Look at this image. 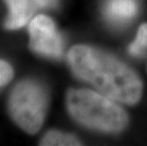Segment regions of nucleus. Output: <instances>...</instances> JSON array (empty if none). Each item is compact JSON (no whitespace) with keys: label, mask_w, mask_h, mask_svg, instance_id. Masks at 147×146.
Here are the masks:
<instances>
[{"label":"nucleus","mask_w":147,"mask_h":146,"mask_svg":"<svg viewBox=\"0 0 147 146\" xmlns=\"http://www.w3.org/2000/svg\"><path fill=\"white\" fill-rule=\"evenodd\" d=\"M41 145L45 146H76L82 145L80 141L73 135L60 131H49L42 139Z\"/></svg>","instance_id":"0eeeda50"},{"label":"nucleus","mask_w":147,"mask_h":146,"mask_svg":"<svg viewBox=\"0 0 147 146\" xmlns=\"http://www.w3.org/2000/svg\"><path fill=\"white\" fill-rule=\"evenodd\" d=\"M10 9V14L6 20L7 29L16 30L24 27L32 14L29 0H5Z\"/></svg>","instance_id":"423d86ee"},{"label":"nucleus","mask_w":147,"mask_h":146,"mask_svg":"<svg viewBox=\"0 0 147 146\" xmlns=\"http://www.w3.org/2000/svg\"><path fill=\"white\" fill-rule=\"evenodd\" d=\"M67 106L77 122L99 131L121 132L129 122L128 115L116 101L90 89H69Z\"/></svg>","instance_id":"f03ea898"},{"label":"nucleus","mask_w":147,"mask_h":146,"mask_svg":"<svg viewBox=\"0 0 147 146\" xmlns=\"http://www.w3.org/2000/svg\"><path fill=\"white\" fill-rule=\"evenodd\" d=\"M30 46L44 56L59 58L63 53V40L53 21L46 15H37L30 22Z\"/></svg>","instance_id":"20e7f679"},{"label":"nucleus","mask_w":147,"mask_h":146,"mask_svg":"<svg viewBox=\"0 0 147 146\" xmlns=\"http://www.w3.org/2000/svg\"><path fill=\"white\" fill-rule=\"evenodd\" d=\"M129 52L135 57L143 56L147 52V23L140 27L135 41L129 46Z\"/></svg>","instance_id":"6e6552de"},{"label":"nucleus","mask_w":147,"mask_h":146,"mask_svg":"<svg viewBox=\"0 0 147 146\" xmlns=\"http://www.w3.org/2000/svg\"><path fill=\"white\" fill-rule=\"evenodd\" d=\"M68 63L78 78L112 100L136 104L142 98L143 85L139 75L110 53L77 45L68 52Z\"/></svg>","instance_id":"f257e3e1"},{"label":"nucleus","mask_w":147,"mask_h":146,"mask_svg":"<svg viewBox=\"0 0 147 146\" xmlns=\"http://www.w3.org/2000/svg\"><path fill=\"white\" fill-rule=\"evenodd\" d=\"M34 4L42 8L53 7L56 5V0H32Z\"/></svg>","instance_id":"9d476101"},{"label":"nucleus","mask_w":147,"mask_h":146,"mask_svg":"<svg viewBox=\"0 0 147 146\" xmlns=\"http://www.w3.org/2000/svg\"><path fill=\"white\" fill-rule=\"evenodd\" d=\"M138 12L137 0H107L105 14L115 24H124L133 19Z\"/></svg>","instance_id":"39448f33"},{"label":"nucleus","mask_w":147,"mask_h":146,"mask_svg":"<svg viewBox=\"0 0 147 146\" xmlns=\"http://www.w3.org/2000/svg\"><path fill=\"white\" fill-rule=\"evenodd\" d=\"M13 71L7 62L0 60V87L10 82L12 78Z\"/></svg>","instance_id":"1a4fd4ad"},{"label":"nucleus","mask_w":147,"mask_h":146,"mask_svg":"<svg viewBox=\"0 0 147 146\" xmlns=\"http://www.w3.org/2000/svg\"><path fill=\"white\" fill-rule=\"evenodd\" d=\"M9 107L14 122L27 133L35 134L45 120L48 94L35 81H22L11 93Z\"/></svg>","instance_id":"7ed1b4c3"}]
</instances>
